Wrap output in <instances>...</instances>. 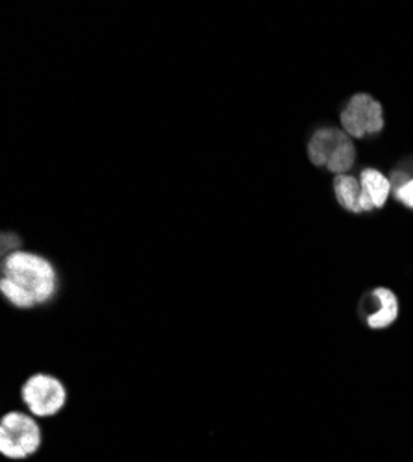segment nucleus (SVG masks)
<instances>
[{
    "label": "nucleus",
    "mask_w": 413,
    "mask_h": 462,
    "mask_svg": "<svg viewBox=\"0 0 413 462\" xmlns=\"http://www.w3.org/2000/svg\"><path fill=\"white\" fill-rule=\"evenodd\" d=\"M358 178L361 183V213L382 209L393 192L391 180L374 167L363 169Z\"/></svg>",
    "instance_id": "obj_6"
},
{
    "label": "nucleus",
    "mask_w": 413,
    "mask_h": 462,
    "mask_svg": "<svg viewBox=\"0 0 413 462\" xmlns=\"http://www.w3.org/2000/svg\"><path fill=\"white\" fill-rule=\"evenodd\" d=\"M365 324L371 329H388L400 315L397 294L388 287H374L365 298Z\"/></svg>",
    "instance_id": "obj_5"
},
{
    "label": "nucleus",
    "mask_w": 413,
    "mask_h": 462,
    "mask_svg": "<svg viewBox=\"0 0 413 462\" xmlns=\"http://www.w3.org/2000/svg\"><path fill=\"white\" fill-rule=\"evenodd\" d=\"M342 130L352 139H365L382 134L386 126L382 104L369 93L352 95L340 115Z\"/></svg>",
    "instance_id": "obj_3"
},
{
    "label": "nucleus",
    "mask_w": 413,
    "mask_h": 462,
    "mask_svg": "<svg viewBox=\"0 0 413 462\" xmlns=\"http://www.w3.org/2000/svg\"><path fill=\"white\" fill-rule=\"evenodd\" d=\"M58 291L56 268L43 255L17 250L3 261L0 292L17 310L51 301Z\"/></svg>",
    "instance_id": "obj_1"
},
{
    "label": "nucleus",
    "mask_w": 413,
    "mask_h": 462,
    "mask_svg": "<svg viewBox=\"0 0 413 462\" xmlns=\"http://www.w3.org/2000/svg\"><path fill=\"white\" fill-rule=\"evenodd\" d=\"M21 398L32 416L51 418L65 407L67 391L58 377L49 374H33L23 384Z\"/></svg>",
    "instance_id": "obj_4"
},
{
    "label": "nucleus",
    "mask_w": 413,
    "mask_h": 462,
    "mask_svg": "<svg viewBox=\"0 0 413 462\" xmlns=\"http://www.w3.org/2000/svg\"><path fill=\"white\" fill-rule=\"evenodd\" d=\"M395 199L406 206L408 209H413V178H409L406 183H402L397 190H393Z\"/></svg>",
    "instance_id": "obj_10"
},
{
    "label": "nucleus",
    "mask_w": 413,
    "mask_h": 462,
    "mask_svg": "<svg viewBox=\"0 0 413 462\" xmlns=\"http://www.w3.org/2000/svg\"><path fill=\"white\" fill-rule=\"evenodd\" d=\"M43 435L40 423L24 412H8L0 421V453L23 460L42 448Z\"/></svg>",
    "instance_id": "obj_2"
},
{
    "label": "nucleus",
    "mask_w": 413,
    "mask_h": 462,
    "mask_svg": "<svg viewBox=\"0 0 413 462\" xmlns=\"http://www.w3.org/2000/svg\"><path fill=\"white\" fill-rule=\"evenodd\" d=\"M333 195L337 204L349 213H361V183L352 174H340L333 178Z\"/></svg>",
    "instance_id": "obj_8"
},
{
    "label": "nucleus",
    "mask_w": 413,
    "mask_h": 462,
    "mask_svg": "<svg viewBox=\"0 0 413 462\" xmlns=\"http://www.w3.org/2000/svg\"><path fill=\"white\" fill-rule=\"evenodd\" d=\"M356 156H358V150L354 144L352 137H347L337 150L332 153V158L326 165V171H330L333 176H340V174H349V171L354 167L356 163Z\"/></svg>",
    "instance_id": "obj_9"
},
{
    "label": "nucleus",
    "mask_w": 413,
    "mask_h": 462,
    "mask_svg": "<svg viewBox=\"0 0 413 462\" xmlns=\"http://www.w3.org/2000/svg\"><path fill=\"white\" fill-rule=\"evenodd\" d=\"M349 135L342 128H333V126H324L319 128L312 134L308 141V158L315 167H324L328 165L332 153L337 150Z\"/></svg>",
    "instance_id": "obj_7"
}]
</instances>
